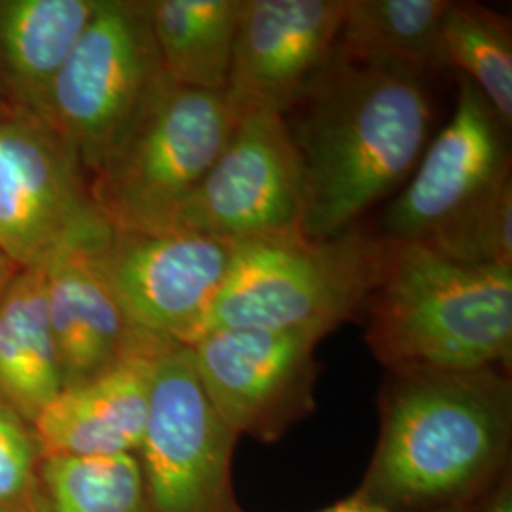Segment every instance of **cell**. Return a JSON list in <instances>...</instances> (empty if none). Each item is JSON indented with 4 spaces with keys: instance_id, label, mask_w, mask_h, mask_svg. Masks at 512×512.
I'll return each mask as SVG.
<instances>
[{
    "instance_id": "1",
    "label": "cell",
    "mask_w": 512,
    "mask_h": 512,
    "mask_svg": "<svg viewBox=\"0 0 512 512\" xmlns=\"http://www.w3.org/2000/svg\"><path fill=\"white\" fill-rule=\"evenodd\" d=\"M306 184L304 236L355 224L408 183L431 141L435 105L427 74L334 55L287 116Z\"/></svg>"
},
{
    "instance_id": "2",
    "label": "cell",
    "mask_w": 512,
    "mask_h": 512,
    "mask_svg": "<svg viewBox=\"0 0 512 512\" xmlns=\"http://www.w3.org/2000/svg\"><path fill=\"white\" fill-rule=\"evenodd\" d=\"M511 440L509 370L389 372L357 494L404 512L473 505L509 469Z\"/></svg>"
},
{
    "instance_id": "3",
    "label": "cell",
    "mask_w": 512,
    "mask_h": 512,
    "mask_svg": "<svg viewBox=\"0 0 512 512\" xmlns=\"http://www.w3.org/2000/svg\"><path fill=\"white\" fill-rule=\"evenodd\" d=\"M363 315L366 346L387 372L511 370L512 268L389 241Z\"/></svg>"
},
{
    "instance_id": "4",
    "label": "cell",
    "mask_w": 512,
    "mask_h": 512,
    "mask_svg": "<svg viewBox=\"0 0 512 512\" xmlns=\"http://www.w3.org/2000/svg\"><path fill=\"white\" fill-rule=\"evenodd\" d=\"M507 133L475 84L461 76L452 118L387 207L380 236L421 243L458 262L512 268Z\"/></svg>"
},
{
    "instance_id": "5",
    "label": "cell",
    "mask_w": 512,
    "mask_h": 512,
    "mask_svg": "<svg viewBox=\"0 0 512 512\" xmlns=\"http://www.w3.org/2000/svg\"><path fill=\"white\" fill-rule=\"evenodd\" d=\"M239 112L226 92L167 74L88 177L95 207L116 232H167L228 143Z\"/></svg>"
},
{
    "instance_id": "6",
    "label": "cell",
    "mask_w": 512,
    "mask_h": 512,
    "mask_svg": "<svg viewBox=\"0 0 512 512\" xmlns=\"http://www.w3.org/2000/svg\"><path fill=\"white\" fill-rule=\"evenodd\" d=\"M387 249V239L357 226L332 238L293 236L238 245L202 334L260 329L325 338L363 315Z\"/></svg>"
},
{
    "instance_id": "7",
    "label": "cell",
    "mask_w": 512,
    "mask_h": 512,
    "mask_svg": "<svg viewBox=\"0 0 512 512\" xmlns=\"http://www.w3.org/2000/svg\"><path fill=\"white\" fill-rule=\"evenodd\" d=\"M162 76L148 0H99L55 76L48 109V126L86 181Z\"/></svg>"
},
{
    "instance_id": "8",
    "label": "cell",
    "mask_w": 512,
    "mask_h": 512,
    "mask_svg": "<svg viewBox=\"0 0 512 512\" xmlns=\"http://www.w3.org/2000/svg\"><path fill=\"white\" fill-rule=\"evenodd\" d=\"M236 440L203 389L190 346L164 349L154 361L135 452L147 512H243L232 484Z\"/></svg>"
},
{
    "instance_id": "9",
    "label": "cell",
    "mask_w": 512,
    "mask_h": 512,
    "mask_svg": "<svg viewBox=\"0 0 512 512\" xmlns=\"http://www.w3.org/2000/svg\"><path fill=\"white\" fill-rule=\"evenodd\" d=\"M304 213V165L287 118L245 110L171 230L243 245L304 236Z\"/></svg>"
},
{
    "instance_id": "10",
    "label": "cell",
    "mask_w": 512,
    "mask_h": 512,
    "mask_svg": "<svg viewBox=\"0 0 512 512\" xmlns=\"http://www.w3.org/2000/svg\"><path fill=\"white\" fill-rule=\"evenodd\" d=\"M112 228L95 207L73 150L37 118L0 120V255L16 268L63 249L99 251Z\"/></svg>"
},
{
    "instance_id": "11",
    "label": "cell",
    "mask_w": 512,
    "mask_h": 512,
    "mask_svg": "<svg viewBox=\"0 0 512 512\" xmlns=\"http://www.w3.org/2000/svg\"><path fill=\"white\" fill-rule=\"evenodd\" d=\"M238 245L194 232H112L95 264L137 329L190 346L230 274Z\"/></svg>"
},
{
    "instance_id": "12",
    "label": "cell",
    "mask_w": 512,
    "mask_h": 512,
    "mask_svg": "<svg viewBox=\"0 0 512 512\" xmlns=\"http://www.w3.org/2000/svg\"><path fill=\"white\" fill-rule=\"evenodd\" d=\"M321 340L308 332L217 329L190 349L222 421L238 437L275 442L315 408Z\"/></svg>"
},
{
    "instance_id": "13",
    "label": "cell",
    "mask_w": 512,
    "mask_h": 512,
    "mask_svg": "<svg viewBox=\"0 0 512 512\" xmlns=\"http://www.w3.org/2000/svg\"><path fill=\"white\" fill-rule=\"evenodd\" d=\"M346 0H243L226 95L287 116L338 50Z\"/></svg>"
},
{
    "instance_id": "14",
    "label": "cell",
    "mask_w": 512,
    "mask_h": 512,
    "mask_svg": "<svg viewBox=\"0 0 512 512\" xmlns=\"http://www.w3.org/2000/svg\"><path fill=\"white\" fill-rule=\"evenodd\" d=\"M93 253L63 249L40 264L63 389L86 384L131 357H156L177 346L131 323Z\"/></svg>"
},
{
    "instance_id": "15",
    "label": "cell",
    "mask_w": 512,
    "mask_h": 512,
    "mask_svg": "<svg viewBox=\"0 0 512 512\" xmlns=\"http://www.w3.org/2000/svg\"><path fill=\"white\" fill-rule=\"evenodd\" d=\"M156 357H131L86 384L63 389L31 423L40 456L135 454Z\"/></svg>"
},
{
    "instance_id": "16",
    "label": "cell",
    "mask_w": 512,
    "mask_h": 512,
    "mask_svg": "<svg viewBox=\"0 0 512 512\" xmlns=\"http://www.w3.org/2000/svg\"><path fill=\"white\" fill-rule=\"evenodd\" d=\"M99 0H0V97L48 126L55 76Z\"/></svg>"
},
{
    "instance_id": "17",
    "label": "cell",
    "mask_w": 512,
    "mask_h": 512,
    "mask_svg": "<svg viewBox=\"0 0 512 512\" xmlns=\"http://www.w3.org/2000/svg\"><path fill=\"white\" fill-rule=\"evenodd\" d=\"M61 389L42 268H19L0 293V403L31 425Z\"/></svg>"
},
{
    "instance_id": "18",
    "label": "cell",
    "mask_w": 512,
    "mask_h": 512,
    "mask_svg": "<svg viewBox=\"0 0 512 512\" xmlns=\"http://www.w3.org/2000/svg\"><path fill=\"white\" fill-rule=\"evenodd\" d=\"M452 0H346L336 55L418 73L448 69L442 31Z\"/></svg>"
},
{
    "instance_id": "19",
    "label": "cell",
    "mask_w": 512,
    "mask_h": 512,
    "mask_svg": "<svg viewBox=\"0 0 512 512\" xmlns=\"http://www.w3.org/2000/svg\"><path fill=\"white\" fill-rule=\"evenodd\" d=\"M243 0H148L164 73L194 90L226 92Z\"/></svg>"
},
{
    "instance_id": "20",
    "label": "cell",
    "mask_w": 512,
    "mask_h": 512,
    "mask_svg": "<svg viewBox=\"0 0 512 512\" xmlns=\"http://www.w3.org/2000/svg\"><path fill=\"white\" fill-rule=\"evenodd\" d=\"M37 476L38 512H147L135 454L48 456Z\"/></svg>"
},
{
    "instance_id": "21",
    "label": "cell",
    "mask_w": 512,
    "mask_h": 512,
    "mask_svg": "<svg viewBox=\"0 0 512 512\" xmlns=\"http://www.w3.org/2000/svg\"><path fill=\"white\" fill-rule=\"evenodd\" d=\"M442 44L448 69H459L473 82L501 122L511 129V19L476 2H450Z\"/></svg>"
},
{
    "instance_id": "22",
    "label": "cell",
    "mask_w": 512,
    "mask_h": 512,
    "mask_svg": "<svg viewBox=\"0 0 512 512\" xmlns=\"http://www.w3.org/2000/svg\"><path fill=\"white\" fill-rule=\"evenodd\" d=\"M40 459L33 427L0 403V512L37 511Z\"/></svg>"
},
{
    "instance_id": "23",
    "label": "cell",
    "mask_w": 512,
    "mask_h": 512,
    "mask_svg": "<svg viewBox=\"0 0 512 512\" xmlns=\"http://www.w3.org/2000/svg\"><path fill=\"white\" fill-rule=\"evenodd\" d=\"M473 512H512L511 467L476 501Z\"/></svg>"
},
{
    "instance_id": "24",
    "label": "cell",
    "mask_w": 512,
    "mask_h": 512,
    "mask_svg": "<svg viewBox=\"0 0 512 512\" xmlns=\"http://www.w3.org/2000/svg\"><path fill=\"white\" fill-rule=\"evenodd\" d=\"M476 503L473 505H465V507H456V509H444V511H435V512H473L475 509ZM319 512H404V511H395V509H389V507H384V505H380V503H374V501H370V499H366L363 495L355 494L348 497V499H344V501H340V503H336V505H332V507H327V509H323V511Z\"/></svg>"
},
{
    "instance_id": "25",
    "label": "cell",
    "mask_w": 512,
    "mask_h": 512,
    "mask_svg": "<svg viewBox=\"0 0 512 512\" xmlns=\"http://www.w3.org/2000/svg\"><path fill=\"white\" fill-rule=\"evenodd\" d=\"M16 266L8 260V258H4V256L0 255V293H2V289L6 287V283L10 281V277L16 274Z\"/></svg>"
},
{
    "instance_id": "26",
    "label": "cell",
    "mask_w": 512,
    "mask_h": 512,
    "mask_svg": "<svg viewBox=\"0 0 512 512\" xmlns=\"http://www.w3.org/2000/svg\"><path fill=\"white\" fill-rule=\"evenodd\" d=\"M8 114H12V110L8 109V105H6L4 99L0 97V120H2L4 116H8Z\"/></svg>"
},
{
    "instance_id": "27",
    "label": "cell",
    "mask_w": 512,
    "mask_h": 512,
    "mask_svg": "<svg viewBox=\"0 0 512 512\" xmlns=\"http://www.w3.org/2000/svg\"><path fill=\"white\" fill-rule=\"evenodd\" d=\"M35 512H38V511H35Z\"/></svg>"
}]
</instances>
